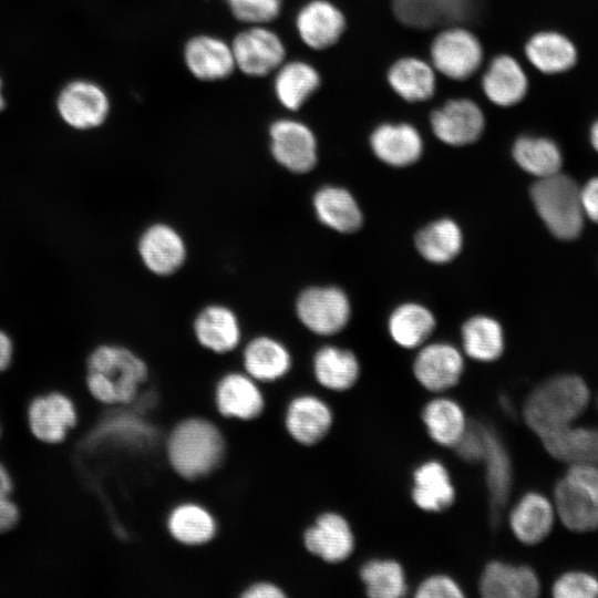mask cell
Instances as JSON below:
<instances>
[{
  "label": "cell",
  "mask_w": 598,
  "mask_h": 598,
  "mask_svg": "<svg viewBox=\"0 0 598 598\" xmlns=\"http://www.w3.org/2000/svg\"><path fill=\"white\" fill-rule=\"evenodd\" d=\"M163 454L167 467L183 484L199 485L219 472L228 457L221 423L204 414H189L166 431Z\"/></svg>",
  "instance_id": "cell-1"
},
{
  "label": "cell",
  "mask_w": 598,
  "mask_h": 598,
  "mask_svg": "<svg viewBox=\"0 0 598 598\" xmlns=\"http://www.w3.org/2000/svg\"><path fill=\"white\" fill-rule=\"evenodd\" d=\"M150 378L147 362L121 344H100L86 360V390L95 402L105 406L131 405Z\"/></svg>",
  "instance_id": "cell-2"
},
{
  "label": "cell",
  "mask_w": 598,
  "mask_h": 598,
  "mask_svg": "<svg viewBox=\"0 0 598 598\" xmlns=\"http://www.w3.org/2000/svg\"><path fill=\"white\" fill-rule=\"evenodd\" d=\"M589 399V389L580 377L556 375L538 384L527 395L523 419L542 440L570 425L586 410Z\"/></svg>",
  "instance_id": "cell-3"
},
{
  "label": "cell",
  "mask_w": 598,
  "mask_h": 598,
  "mask_svg": "<svg viewBox=\"0 0 598 598\" xmlns=\"http://www.w3.org/2000/svg\"><path fill=\"white\" fill-rule=\"evenodd\" d=\"M534 206L557 238L569 240L578 237L584 226L580 188L570 177L554 174L539 178L530 189Z\"/></svg>",
  "instance_id": "cell-4"
},
{
  "label": "cell",
  "mask_w": 598,
  "mask_h": 598,
  "mask_svg": "<svg viewBox=\"0 0 598 598\" xmlns=\"http://www.w3.org/2000/svg\"><path fill=\"white\" fill-rule=\"evenodd\" d=\"M557 514L566 528L592 532L598 528V466L571 464L554 489Z\"/></svg>",
  "instance_id": "cell-5"
},
{
  "label": "cell",
  "mask_w": 598,
  "mask_h": 598,
  "mask_svg": "<svg viewBox=\"0 0 598 598\" xmlns=\"http://www.w3.org/2000/svg\"><path fill=\"white\" fill-rule=\"evenodd\" d=\"M266 388L243 370L218 377L212 388V409L216 420L227 424H250L267 411Z\"/></svg>",
  "instance_id": "cell-6"
},
{
  "label": "cell",
  "mask_w": 598,
  "mask_h": 598,
  "mask_svg": "<svg viewBox=\"0 0 598 598\" xmlns=\"http://www.w3.org/2000/svg\"><path fill=\"white\" fill-rule=\"evenodd\" d=\"M334 414L330 404L310 392L291 394L286 400L281 426L288 440L299 447L319 445L330 434Z\"/></svg>",
  "instance_id": "cell-7"
},
{
  "label": "cell",
  "mask_w": 598,
  "mask_h": 598,
  "mask_svg": "<svg viewBox=\"0 0 598 598\" xmlns=\"http://www.w3.org/2000/svg\"><path fill=\"white\" fill-rule=\"evenodd\" d=\"M431 64L450 80L464 81L481 68L484 50L480 39L467 28L450 25L440 31L430 45Z\"/></svg>",
  "instance_id": "cell-8"
},
{
  "label": "cell",
  "mask_w": 598,
  "mask_h": 598,
  "mask_svg": "<svg viewBox=\"0 0 598 598\" xmlns=\"http://www.w3.org/2000/svg\"><path fill=\"white\" fill-rule=\"evenodd\" d=\"M305 553L321 563L337 565L349 559L355 549V535L346 516L337 511L318 513L301 530Z\"/></svg>",
  "instance_id": "cell-9"
},
{
  "label": "cell",
  "mask_w": 598,
  "mask_h": 598,
  "mask_svg": "<svg viewBox=\"0 0 598 598\" xmlns=\"http://www.w3.org/2000/svg\"><path fill=\"white\" fill-rule=\"evenodd\" d=\"M164 528L175 546L195 550L207 547L217 538L219 522L207 504L194 497H184L167 509Z\"/></svg>",
  "instance_id": "cell-10"
},
{
  "label": "cell",
  "mask_w": 598,
  "mask_h": 598,
  "mask_svg": "<svg viewBox=\"0 0 598 598\" xmlns=\"http://www.w3.org/2000/svg\"><path fill=\"white\" fill-rule=\"evenodd\" d=\"M296 315L309 331L332 336L347 326L350 303L338 287H309L296 300Z\"/></svg>",
  "instance_id": "cell-11"
},
{
  "label": "cell",
  "mask_w": 598,
  "mask_h": 598,
  "mask_svg": "<svg viewBox=\"0 0 598 598\" xmlns=\"http://www.w3.org/2000/svg\"><path fill=\"white\" fill-rule=\"evenodd\" d=\"M78 422L79 412L74 401L60 391L39 394L27 408L29 431L43 444L62 443Z\"/></svg>",
  "instance_id": "cell-12"
},
{
  "label": "cell",
  "mask_w": 598,
  "mask_h": 598,
  "mask_svg": "<svg viewBox=\"0 0 598 598\" xmlns=\"http://www.w3.org/2000/svg\"><path fill=\"white\" fill-rule=\"evenodd\" d=\"M236 68L249 76H266L283 63L286 48L279 35L264 25H251L233 40Z\"/></svg>",
  "instance_id": "cell-13"
},
{
  "label": "cell",
  "mask_w": 598,
  "mask_h": 598,
  "mask_svg": "<svg viewBox=\"0 0 598 598\" xmlns=\"http://www.w3.org/2000/svg\"><path fill=\"white\" fill-rule=\"evenodd\" d=\"M270 152L275 161L296 174L310 172L318 161V144L312 130L292 118H280L269 127Z\"/></svg>",
  "instance_id": "cell-14"
},
{
  "label": "cell",
  "mask_w": 598,
  "mask_h": 598,
  "mask_svg": "<svg viewBox=\"0 0 598 598\" xmlns=\"http://www.w3.org/2000/svg\"><path fill=\"white\" fill-rule=\"evenodd\" d=\"M430 124L441 142L451 146H464L481 137L485 128V115L475 101L456 97L433 110Z\"/></svg>",
  "instance_id": "cell-15"
},
{
  "label": "cell",
  "mask_w": 598,
  "mask_h": 598,
  "mask_svg": "<svg viewBox=\"0 0 598 598\" xmlns=\"http://www.w3.org/2000/svg\"><path fill=\"white\" fill-rule=\"evenodd\" d=\"M485 448L481 460L487 489L491 519L497 524L506 507L513 486V464L504 441L484 423Z\"/></svg>",
  "instance_id": "cell-16"
},
{
  "label": "cell",
  "mask_w": 598,
  "mask_h": 598,
  "mask_svg": "<svg viewBox=\"0 0 598 598\" xmlns=\"http://www.w3.org/2000/svg\"><path fill=\"white\" fill-rule=\"evenodd\" d=\"M412 371L422 388L442 394L460 382L464 371V359L452 344L431 343L419 351Z\"/></svg>",
  "instance_id": "cell-17"
},
{
  "label": "cell",
  "mask_w": 598,
  "mask_h": 598,
  "mask_svg": "<svg viewBox=\"0 0 598 598\" xmlns=\"http://www.w3.org/2000/svg\"><path fill=\"white\" fill-rule=\"evenodd\" d=\"M137 251L145 268L161 277L178 271L187 257L186 244L179 231L164 223L153 224L142 233Z\"/></svg>",
  "instance_id": "cell-18"
},
{
  "label": "cell",
  "mask_w": 598,
  "mask_h": 598,
  "mask_svg": "<svg viewBox=\"0 0 598 598\" xmlns=\"http://www.w3.org/2000/svg\"><path fill=\"white\" fill-rule=\"evenodd\" d=\"M477 589L484 598H535L540 580L530 566L493 559L484 565Z\"/></svg>",
  "instance_id": "cell-19"
},
{
  "label": "cell",
  "mask_w": 598,
  "mask_h": 598,
  "mask_svg": "<svg viewBox=\"0 0 598 598\" xmlns=\"http://www.w3.org/2000/svg\"><path fill=\"white\" fill-rule=\"evenodd\" d=\"M293 359L287 346L270 336L250 339L241 351V370L261 385H275L291 371Z\"/></svg>",
  "instance_id": "cell-20"
},
{
  "label": "cell",
  "mask_w": 598,
  "mask_h": 598,
  "mask_svg": "<svg viewBox=\"0 0 598 598\" xmlns=\"http://www.w3.org/2000/svg\"><path fill=\"white\" fill-rule=\"evenodd\" d=\"M347 28L343 12L329 0H311L296 17V29L302 42L313 50L334 45Z\"/></svg>",
  "instance_id": "cell-21"
},
{
  "label": "cell",
  "mask_w": 598,
  "mask_h": 598,
  "mask_svg": "<svg viewBox=\"0 0 598 598\" xmlns=\"http://www.w3.org/2000/svg\"><path fill=\"white\" fill-rule=\"evenodd\" d=\"M412 503L425 513H441L455 502L456 489L447 467L439 460H427L412 472Z\"/></svg>",
  "instance_id": "cell-22"
},
{
  "label": "cell",
  "mask_w": 598,
  "mask_h": 598,
  "mask_svg": "<svg viewBox=\"0 0 598 598\" xmlns=\"http://www.w3.org/2000/svg\"><path fill=\"white\" fill-rule=\"evenodd\" d=\"M481 86L491 103L509 107L526 96L528 79L522 64L514 56L503 53L489 61L482 75Z\"/></svg>",
  "instance_id": "cell-23"
},
{
  "label": "cell",
  "mask_w": 598,
  "mask_h": 598,
  "mask_svg": "<svg viewBox=\"0 0 598 598\" xmlns=\"http://www.w3.org/2000/svg\"><path fill=\"white\" fill-rule=\"evenodd\" d=\"M193 328L198 344L218 355L235 351L241 341L239 319L224 305L203 308L196 316Z\"/></svg>",
  "instance_id": "cell-24"
},
{
  "label": "cell",
  "mask_w": 598,
  "mask_h": 598,
  "mask_svg": "<svg viewBox=\"0 0 598 598\" xmlns=\"http://www.w3.org/2000/svg\"><path fill=\"white\" fill-rule=\"evenodd\" d=\"M555 512L550 501L538 492H527L508 512L507 523L514 537L524 545H537L550 533Z\"/></svg>",
  "instance_id": "cell-25"
},
{
  "label": "cell",
  "mask_w": 598,
  "mask_h": 598,
  "mask_svg": "<svg viewBox=\"0 0 598 598\" xmlns=\"http://www.w3.org/2000/svg\"><path fill=\"white\" fill-rule=\"evenodd\" d=\"M58 107L63 120L80 130L101 125L109 113V100L95 84L78 81L60 94Z\"/></svg>",
  "instance_id": "cell-26"
},
{
  "label": "cell",
  "mask_w": 598,
  "mask_h": 598,
  "mask_svg": "<svg viewBox=\"0 0 598 598\" xmlns=\"http://www.w3.org/2000/svg\"><path fill=\"white\" fill-rule=\"evenodd\" d=\"M370 146L381 162L394 167L415 163L423 152L419 131L405 122L378 125L370 135Z\"/></svg>",
  "instance_id": "cell-27"
},
{
  "label": "cell",
  "mask_w": 598,
  "mask_h": 598,
  "mask_svg": "<svg viewBox=\"0 0 598 598\" xmlns=\"http://www.w3.org/2000/svg\"><path fill=\"white\" fill-rule=\"evenodd\" d=\"M184 60L189 72L202 81L224 80L236 69L230 44L208 34L187 41Z\"/></svg>",
  "instance_id": "cell-28"
},
{
  "label": "cell",
  "mask_w": 598,
  "mask_h": 598,
  "mask_svg": "<svg viewBox=\"0 0 598 598\" xmlns=\"http://www.w3.org/2000/svg\"><path fill=\"white\" fill-rule=\"evenodd\" d=\"M386 80L392 91L410 103L425 102L436 90V71L417 56L395 60L388 69Z\"/></svg>",
  "instance_id": "cell-29"
},
{
  "label": "cell",
  "mask_w": 598,
  "mask_h": 598,
  "mask_svg": "<svg viewBox=\"0 0 598 598\" xmlns=\"http://www.w3.org/2000/svg\"><path fill=\"white\" fill-rule=\"evenodd\" d=\"M312 374L316 382L330 392H346L360 378V363L355 354L337 346H323L312 357Z\"/></svg>",
  "instance_id": "cell-30"
},
{
  "label": "cell",
  "mask_w": 598,
  "mask_h": 598,
  "mask_svg": "<svg viewBox=\"0 0 598 598\" xmlns=\"http://www.w3.org/2000/svg\"><path fill=\"white\" fill-rule=\"evenodd\" d=\"M391 3L396 19L415 29L460 21L472 7V0H391Z\"/></svg>",
  "instance_id": "cell-31"
},
{
  "label": "cell",
  "mask_w": 598,
  "mask_h": 598,
  "mask_svg": "<svg viewBox=\"0 0 598 598\" xmlns=\"http://www.w3.org/2000/svg\"><path fill=\"white\" fill-rule=\"evenodd\" d=\"M421 421L427 436L435 444L450 448L457 443L470 423L463 406L442 394L424 404Z\"/></svg>",
  "instance_id": "cell-32"
},
{
  "label": "cell",
  "mask_w": 598,
  "mask_h": 598,
  "mask_svg": "<svg viewBox=\"0 0 598 598\" xmlns=\"http://www.w3.org/2000/svg\"><path fill=\"white\" fill-rule=\"evenodd\" d=\"M528 62L545 74L563 73L571 69L577 61L575 44L556 31H539L525 44Z\"/></svg>",
  "instance_id": "cell-33"
},
{
  "label": "cell",
  "mask_w": 598,
  "mask_h": 598,
  "mask_svg": "<svg viewBox=\"0 0 598 598\" xmlns=\"http://www.w3.org/2000/svg\"><path fill=\"white\" fill-rule=\"evenodd\" d=\"M554 458L571 464H598V431L571 424L539 440Z\"/></svg>",
  "instance_id": "cell-34"
},
{
  "label": "cell",
  "mask_w": 598,
  "mask_h": 598,
  "mask_svg": "<svg viewBox=\"0 0 598 598\" xmlns=\"http://www.w3.org/2000/svg\"><path fill=\"white\" fill-rule=\"evenodd\" d=\"M318 219L339 233H352L360 228L362 214L353 196L344 188L323 186L312 198Z\"/></svg>",
  "instance_id": "cell-35"
},
{
  "label": "cell",
  "mask_w": 598,
  "mask_h": 598,
  "mask_svg": "<svg viewBox=\"0 0 598 598\" xmlns=\"http://www.w3.org/2000/svg\"><path fill=\"white\" fill-rule=\"evenodd\" d=\"M320 84V74L313 65L299 60L283 62L276 71L275 93L282 106L297 111Z\"/></svg>",
  "instance_id": "cell-36"
},
{
  "label": "cell",
  "mask_w": 598,
  "mask_h": 598,
  "mask_svg": "<svg viewBox=\"0 0 598 598\" xmlns=\"http://www.w3.org/2000/svg\"><path fill=\"white\" fill-rule=\"evenodd\" d=\"M359 578L370 598H401L409 590L403 566L392 558L364 561L359 569Z\"/></svg>",
  "instance_id": "cell-37"
},
{
  "label": "cell",
  "mask_w": 598,
  "mask_h": 598,
  "mask_svg": "<svg viewBox=\"0 0 598 598\" xmlns=\"http://www.w3.org/2000/svg\"><path fill=\"white\" fill-rule=\"evenodd\" d=\"M515 162L527 173L544 178L559 173L561 153L557 144L543 136L523 135L513 145Z\"/></svg>",
  "instance_id": "cell-38"
},
{
  "label": "cell",
  "mask_w": 598,
  "mask_h": 598,
  "mask_svg": "<svg viewBox=\"0 0 598 598\" xmlns=\"http://www.w3.org/2000/svg\"><path fill=\"white\" fill-rule=\"evenodd\" d=\"M462 342L466 355L480 362L495 361L504 351L502 327L486 316L473 317L464 323Z\"/></svg>",
  "instance_id": "cell-39"
},
{
  "label": "cell",
  "mask_w": 598,
  "mask_h": 598,
  "mask_svg": "<svg viewBox=\"0 0 598 598\" xmlns=\"http://www.w3.org/2000/svg\"><path fill=\"white\" fill-rule=\"evenodd\" d=\"M435 327L433 315L417 303L398 307L389 320V331L393 341L405 349L421 346Z\"/></svg>",
  "instance_id": "cell-40"
},
{
  "label": "cell",
  "mask_w": 598,
  "mask_h": 598,
  "mask_svg": "<svg viewBox=\"0 0 598 598\" xmlns=\"http://www.w3.org/2000/svg\"><path fill=\"white\" fill-rule=\"evenodd\" d=\"M419 252L429 261H451L462 248V231L456 223L444 218L431 223L415 237Z\"/></svg>",
  "instance_id": "cell-41"
},
{
  "label": "cell",
  "mask_w": 598,
  "mask_h": 598,
  "mask_svg": "<svg viewBox=\"0 0 598 598\" xmlns=\"http://www.w3.org/2000/svg\"><path fill=\"white\" fill-rule=\"evenodd\" d=\"M283 0H227L233 16L251 25H264L275 20L281 11Z\"/></svg>",
  "instance_id": "cell-42"
},
{
  "label": "cell",
  "mask_w": 598,
  "mask_h": 598,
  "mask_svg": "<svg viewBox=\"0 0 598 598\" xmlns=\"http://www.w3.org/2000/svg\"><path fill=\"white\" fill-rule=\"evenodd\" d=\"M551 592L556 598H595L598 579L585 571H567L555 580Z\"/></svg>",
  "instance_id": "cell-43"
},
{
  "label": "cell",
  "mask_w": 598,
  "mask_h": 598,
  "mask_svg": "<svg viewBox=\"0 0 598 598\" xmlns=\"http://www.w3.org/2000/svg\"><path fill=\"white\" fill-rule=\"evenodd\" d=\"M485 448L484 423L470 421L465 432L452 447L455 454L465 463L480 464Z\"/></svg>",
  "instance_id": "cell-44"
},
{
  "label": "cell",
  "mask_w": 598,
  "mask_h": 598,
  "mask_svg": "<svg viewBox=\"0 0 598 598\" xmlns=\"http://www.w3.org/2000/svg\"><path fill=\"white\" fill-rule=\"evenodd\" d=\"M417 598H464L462 586L447 574L436 573L426 576L414 590Z\"/></svg>",
  "instance_id": "cell-45"
},
{
  "label": "cell",
  "mask_w": 598,
  "mask_h": 598,
  "mask_svg": "<svg viewBox=\"0 0 598 598\" xmlns=\"http://www.w3.org/2000/svg\"><path fill=\"white\" fill-rule=\"evenodd\" d=\"M240 598H288L289 594L278 582L260 578L247 584L238 594Z\"/></svg>",
  "instance_id": "cell-46"
},
{
  "label": "cell",
  "mask_w": 598,
  "mask_h": 598,
  "mask_svg": "<svg viewBox=\"0 0 598 598\" xmlns=\"http://www.w3.org/2000/svg\"><path fill=\"white\" fill-rule=\"evenodd\" d=\"M580 198L585 216L598 223V177L590 179L580 189Z\"/></svg>",
  "instance_id": "cell-47"
},
{
  "label": "cell",
  "mask_w": 598,
  "mask_h": 598,
  "mask_svg": "<svg viewBox=\"0 0 598 598\" xmlns=\"http://www.w3.org/2000/svg\"><path fill=\"white\" fill-rule=\"evenodd\" d=\"M20 520V509L9 497L0 499V535L11 532Z\"/></svg>",
  "instance_id": "cell-48"
},
{
  "label": "cell",
  "mask_w": 598,
  "mask_h": 598,
  "mask_svg": "<svg viewBox=\"0 0 598 598\" xmlns=\"http://www.w3.org/2000/svg\"><path fill=\"white\" fill-rule=\"evenodd\" d=\"M13 359V342L10 336L0 330V373L6 371Z\"/></svg>",
  "instance_id": "cell-49"
},
{
  "label": "cell",
  "mask_w": 598,
  "mask_h": 598,
  "mask_svg": "<svg viewBox=\"0 0 598 598\" xmlns=\"http://www.w3.org/2000/svg\"><path fill=\"white\" fill-rule=\"evenodd\" d=\"M13 480L9 470L0 462V499L11 496Z\"/></svg>",
  "instance_id": "cell-50"
},
{
  "label": "cell",
  "mask_w": 598,
  "mask_h": 598,
  "mask_svg": "<svg viewBox=\"0 0 598 598\" xmlns=\"http://www.w3.org/2000/svg\"><path fill=\"white\" fill-rule=\"evenodd\" d=\"M590 142L594 148L598 152V120L592 124L590 128Z\"/></svg>",
  "instance_id": "cell-51"
},
{
  "label": "cell",
  "mask_w": 598,
  "mask_h": 598,
  "mask_svg": "<svg viewBox=\"0 0 598 598\" xmlns=\"http://www.w3.org/2000/svg\"><path fill=\"white\" fill-rule=\"evenodd\" d=\"M2 106H3V100H2L1 94H0V109H2Z\"/></svg>",
  "instance_id": "cell-52"
},
{
  "label": "cell",
  "mask_w": 598,
  "mask_h": 598,
  "mask_svg": "<svg viewBox=\"0 0 598 598\" xmlns=\"http://www.w3.org/2000/svg\"><path fill=\"white\" fill-rule=\"evenodd\" d=\"M1 432H2V430H1V425H0V439H1Z\"/></svg>",
  "instance_id": "cell-53"
}]
</instances>
